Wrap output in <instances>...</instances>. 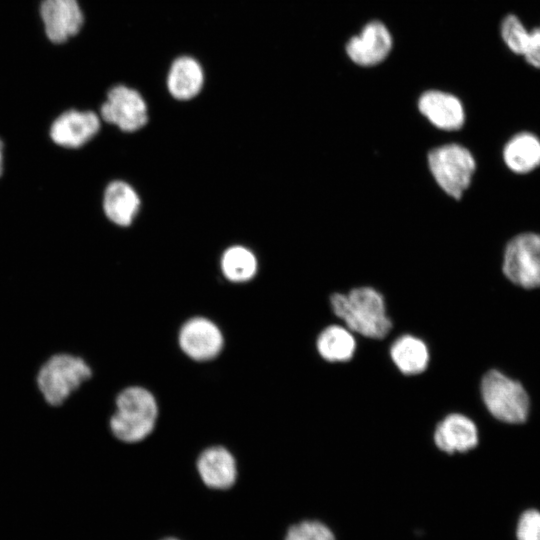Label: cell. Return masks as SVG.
Instances as JSON below:
<instances>
[{
  "label": "cell",
  "mask_w": 540,
  "mask_h": 540,
  "mask_svg": "<svg viewBox=\"0 0 540 540\" xmlns=\"http://www.w3.org/2000/svg\"><path fill=\"white\" fill-rule=\"evenodd\" d=\"M158 540H182V539L175 535H165Z\"/></svg>",
  "instance_id": "obj_26"
},
{
  "label": "cell",
  "mask_w": 540,
  "mask_h": 540,
  "mask_svg": "<svg viewBox=\"0 0 540 540\" xmlns=\"http://www.w3.org/2000/svg\"><path fill=\"white\" fill-rule=\"evenodd\" d=\"M140 208V198L134 188L121 180L111 182L105 189L103 209L107 218L119 226L130 225Z\"/></svg>",
  "instance_id": "obj_17"
},
{
  "label": "cell",
  "mask_w": 540,
  "mask_h": 540,
  "mask_svg": "<svg viewBox=\"0 0 540 540\" xmlns=\"http://www.w3.org/2000/svg\"><path fill=\"white\" fill-rule=\"evenodd\" d=\"M40 13L46 35L54 43L68 40L83 25V13L77 0H43Z\"/></svg>",
  "instance_id": "obj_11"
},
{
  "label": "cell",
  "mask_w": 540,
  "mask_h": 540,
  "mask_svg": "<svg viewBox=\"0 0 540 540\" xmlns=\"http://www.w3.org/2000/svg\"><path fill=\"white\" fill-rule=\"evenodd\" d=\"M390 355L397 368L406 375L423 372L429 362V352L426 344L411 335H403L396 339Z\"/></svg>",
  "instance_id": "obj_18"
},
{
  "label": "cell",
  "mask_w": 540,
  "mask_h": 540,
  "mask_svg": "<svg viewBox=\"0 0 540 540\" xmlns=\"http://www.w3.org/2000/svg\"><path fill=\"white\" fill-rule=\"evenodd\" d=\"M196 468L202 483L212 490H229L237 481L236 461L223 447L204 450L196 462Z\"/></svg>",
  "instance_id": "obj_13"
},
{
  "label": "cell",
  "mask_w": 540,
  "mask_h": 540,
  "mask_svg": "<svg viewBox=\"0 0 540 540\" xmlns=\"http://www.w3.org/2000/svg\"><path fill=\"white\" fill-rule=\"evenodd\" d=\"M502 160L509 171L529 174L540 167V137L530 131L513 134L504 144Z\"/></svg>",
  "instance_id": "obj_15"
},
{
  "label": "cell",
  "mask_w": 540,
  "mask_h": 540,
  "mask_svg": "<svg viewBox=\"0 0 540 540\" xmlns=\"http://www.w3.org/2000/svg\"><path fill=\"white\" fill-rule=\"evenodd\" d=\"M480 388L483 402L494 418L508 424L527 420L530 398L519 381L492 369L484 374Z\"/></svg>",
  "instance_id": "obj_3"
},
{
  "label": "cell",
  "mask_w": 540,
  "mask_h": 540,
  "mask_svg": "<svg viewBox=\"0 0 540 540\" xmlns=\"http://www.w3.org/2000/svg\"><path fill=\"white\" fill-rule=\"evenodd\" d=\"M502 272L507 280L520 288L540 287V233L521 232L506 243Z\"/></svg>",
  "instance_id": "obj_5"
},
{
  "label": "cell",
  "mask_w": 540,
  "mask_h": 540,
  "mask_svg": "<svg viewBox=\"0 0 540 540\" xmlns=\"http://www.w3.org/2000/svg\"><path fill=\"white\" fill-rule=\"evenodd\" d=\"M522 57L529 66L540 69V25L530 29L529 42Z\"/></svg>",
  "instance_id": "obj_24"
},
{
  "label": "cell",
  "mask_w": 540,
  "mask_h": 540,
  "mask_svg": "<svg viewBox=\"0 0 540 540\" xmlns=\"http://www.w3.org/2000/svg\"><path fill=\"white\" fill-rule=\"evenodd\" d=\"M317 350L330 362H344L352 358L356 342L349 329L339 325L326 327L318 336Z\"/></svg>",
  "instance_id": "obj_19"
},
{
  "label": "cell",
  "mask_w": 540,
  "mask_h": 540,
  "mask_svg": "<svg viewBox=\"0 0 540 540\" xmlns=\"http://www.w3.org/2000/svg\"><path fill=\"white\" fill-rule=\"evenodd\" d=\"M179 345L183 352L194 360H210L222 350L223 336L212 321L196 317L182 326Z\"/></svg>",
  "instance_id": "obj_10"
},
{
  "label": "cell",
  "mask_w": 540,
  "mask_h": 540,
  "mask_svg": "<svg viewBox=\"0 0 540 540\" xmlns=\"http://www.w3.org/2000/svg\"><path fill=\"white\" fill-rule=\"evenodd\" d=\"M100 115L125 132H134L148 122L147 104L142 95L126 85L113 86L102 104Z\"/></svg>",
  "instance_id": "obj_8"
},
{
  "label": "cell",
  "mask_w": 540,
  "mask_h": 540,
  "mask_svg": "<svg viewBox=\"0 0 540 540\" xmlns=\"http://www.w3.org/2000/svg\"><path fill=\"white\" fill-rule=\"evenodd\" d=\"M116 406L110 426L119 440L137 442L152 432L158 408L148 390L136 386L126 388L118 395Z\"/></svg>",
  "instance_id": "obj_2"
},
{
  "label": "cell",
  "mask_w": 540,
  "mask_h": 540,
  "mask_svg": "<svg viewBox=\"0 0 540 540\" xmlns=\"http://www.w3.org/2000/svg\"><path fill=\"white\" fill-rule=\"evenodd\" d=\"M393 36L380 20H370L360 31L344 44V52L350 62L362 68L382 64L393 49Z\"/></svg>",
  "instance_id": "obj_7"
},
{
  "label": "cell",
  "mask_w": 540,
  "mask_h": 540,
  "mask_svg": "<svg viewBox=\"0 0 540 540\" xmlns=\"http://www.w3.org/2000/svg\"><path fill=\"white\" fill-rule=\"evenodd\" d=\"M417 108L423 117L440 130H458L463 127L466 120L462 100L446 90H425L417 100Z\"/></svg>",
  "instance_id": "obj_9"
},
{
  "label": "cell",
  "mask_w": 540,
  "mask_h": 540,
  "mask_svg": "<svg viewBox=\"0 0 540 540\" xmlns=\"http://www.w3.org/2000/svg\"><path fill=\"white\" fill-rule=\"evenodd\" d=\"M204 71L197 59L189 55L175 58L167 75V89L179 101L196 97L204 85Z\"/></svg>",
  "instance_id": "obj_16"
},
{
  "label": "cell",
  "mask_w": 540,
  "mask_h": 540,
  "mask_svg": "<svg viewBox=\"0 0 540 540\" xmlns=\"http://www.w3.org/2000/svg\"><path fill=\"white\" fill-rule=\"evenodd\" d=\"M2 171H3V143L0 140V176L2 174Z\"/></svg>",
  "instance_id": "obj_25"
},
{
  "label": "cell",
  "mask_w": 540,
  "mask_h": 540,
  "mask_svg": "<svg viewBox=\"0 0 540 540\" xmlns=\"http://www.w3.org/2000/svg\"><path fill=\"white\" fill-rule=\"evenodd\" d=\"M479 441L475 423L465 415L450 414L436 427L434 442L446 453H463L475 448Z\"/></svg>",
  "instance_id": "obj_14"
},
{
  "label": "cell",
  "mask_w": 540,
  "mask_h": 540,
  "mask_svg": "<svg viewBox=\"0 0 540 540\" xmlns=\"http://www.w3.org/2000/svg\"><path fill=\"white\" fill-rule=\"evenodd\" d=\"M100 128V118L92 111L69 110L51 125L52 140L63 147L78 148L93 138Z\"/></svg>",
  "instance_id": "obj_12"
},
{
  "label": "cell",
  "mask_w": 540,
  "mask_h": 540,
  "mask_svg": "<svg viewBox=\"0 0 540 540\" xmlns=\"http://www.w3.org/2000/svg\"><path fill=\"white\" fill-rule=\"evenodd\" d=\"M518 540H540V512L536 509L524 511L517 524Z\"/></svg>",
  "instance_id": "obj_23"
},
{
  "label": "cell",
  "mask_w": 540,
  "mask_h": 540,
  "mask_svg": "<svg viewBox=\"0 0 540 540\" xmlns=\"http://www.w3.org/2000/svg\"><path fill=\"white\" fill-rule=\"evenodd\" d=\"M282 540H337V537L320 519L302 518L286 527Z\"/></svg>",
  "instance_id": "obj_22"
},
{
  "label": "cell",
  "mask_w": 540,
  "mask_h": 540,
  "mask_svg": "<svg viewBox=\"0 0 540 540\" xmlns=\"http://www.w3.org/2000/svg\"><path fill=\"white\" fill-rule=\"evenodd\" d=\"M90 376L91 370L81 358L58 354L41 368L37 381L46 401L60 405Z\"/></svg>",
  "instance_id": "obj_6"
},
{
  "label": "cell",
  "mask_w": 540,
  "mask_h": 540,
  "mask_svg": "<svg viewBox=\"0 0 540 540\" xmlns=\"http://www.w3.org/2000/svg\"><path fill=\"white\" fill-rule=\"evenodd\" d=\"M334 314L349 330L374 339L384 338L392 323L386 315L383 296L372 287H357L347 294L334 293L330 297Z\"/></svg>",
  "instance_id": "obj_1"
},
{
  "label": "cell",
  "mask_w": 540,
  "mask_h": 540,
  "mask_svg": "<svg viewBox=\"0 0 540 540\" xmlns=\"http://www.w3.org/2000/svg\"><path fill=\"white\" fill-rule=\"evenodd\" d=\"M220 265L224 276L232 282L248 281L257 272L256 256L251 250L240 245L226 249Z\"/></svg>",
  "instance_id": "obj_20"
},
{
  "label": "cell",
  "mask_w": 540,
  "mask_h": 540,
  "mask_svg": "<svg viewBox=\"0 0 540 540\" xmlns=\"http://www.w3.org/2000/svg\"><path fill=\"white\" fill-rule=\"evenodd\" d=\"M499 34L506 48L517 56H523L530 38V29L519 16L513 13L505 15L499 25Z\"/></svg>",
  "instance_id": "obj_21"
},
{
  "label": "cell",
  "mask_w": 540,
  "mask_h": 540,
  "mask_svg": "<svg viewBox=\"0 0 540 540\" xmlns=\"http://www.w3.org/2000/svg\"><path fill=\"white\" fill-rule=\"evenodd\" d=\"M429 170L438 186L450 197L460 199L476 171L472 152L457 143L432 149L427 156Z\"/></svg>",
  "instance_id": "obj_4"
}]
</instances>
